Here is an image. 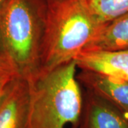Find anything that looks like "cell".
I'll return each instance as SVG.
<instances>
[{
    "mask_svg": "<svg viewBox=\"0 0 128 128\" xmlns=\"http://www.w3.org/2000/svg\"><path fill=\"white\" fill-rule=\"evenodd\" d=\"M47 0H8L0 12V54L18 77L40 72Z\"/></svg>",
    "mask_w": 128,
    "mask_h": 128,
    "instance_id": "obj_1",
    "label": "cell"
},
{
    "mask_svg": "<svg viewBox=\"0 0 128 128\" xmlns=\"http://www.w3.org/2000/svg\"><path fill=\"white\" fill-rule=\"evenodd\" d=\"M76 60L28 80L29 128L78 127L83 96L77 78Z\"/></svg>",
    "mask_w": 128,
    "mask_h": 128,
    "instance_id": "obj_2",
    "label": "cell"
},
{
    "mask_svg": "<svg viewBox=\"0 0 128 128\" xmlns=\"http://www.w3.org/2000/svg\"><path fill=\"white\" fill-rule=\"evenodd\" d=\"M102 24L81 0H47L40 72L75 60Z\"/></svg>",
    "mask_w": 128,
    "mask_h": 128,
    "instance_id": "obj_3",
    "label": "cell"
},
{
    "mask_svg": "<svg viewBox=\"0 0 128 128\" xmlns=\"http://www.w3.org/2000/svg\"><path fill=\"white\" fill-rule=\"evenodd\" d=\"M0 128H29L27 80L14 76L0 100Z\"/></svg>",
    "mask_w": 128,
    "mask_h": 128,
    "instance_id": "obj_4",
    "label": "cell"
},
{
    "mask_svg": "<svg viewBox=\"0 0 128 128\" xmlns=\"http://www.w3.org/2000/svg\"><path fill=\"white\" fill-rule=\"evenodd\" d=\"M80 84L97 96L114 105L128 117V80L109 74L80 69Z\"/></svg>",
    "mask_w": 128,
    "mask_h": 128,
    "instance_id": "obj_5",
    "label": "cell"
},
{
    "mask_svg": "<svg viewBox=\"0 0 128 128\" xmlns=\"http://www.w3.org/2000/svg\"><path fill=\"white\" fill-rule=\"evenodd\" d=\"M86 94L78 128H128V118L120 110L91 92Z\"/></svg>",
    "mask_w": 128,
    "mask_h": 128,
    "instance_id": "obj_6",
    "label": "cell"
},
{
    "mask_svg": "<svg viewBox=\"0 0 128 128\" xmlns=\"http://www.w3.org/2000/svg\"><path fill=\"white\" fill-rule=\"evenodd\" d=\"M78 68L109 74L128 80V49L83 50L76 59Z\"/></svg>",
    "mask_w": 128,
    "mask_h": 128,
    "instance_id": "obj_7",
    "label": "cell"
},
{
    "mask_svg": "<svg viewBox=\"0 0 128 128\" xmlns=\"http://www.w3.org/2000/svg\"><path fill=\"white\" fill-rule=\"evenodd\" d=\"M126 49H128V12L102 24L83 50Z\"/></svg>",
    "mask_w": 128,
    "mask_h": 128,
    "instance_id": "obj_8",
    "label": "cell"
},
{
    "mask_svg": "<svg viewBox=\"0 0 128 128\" xmlns=\"http://www.w3.org/2000/svg\"><path fill=\"white\" fill-rule=\"evenodd\" d=\"M102 24L128 12V0H81Z\"/></svg>",
    "mask_w": 128,
    "mask_h": 128,
    "instance_id": "obj_9",
    "label": "cell"
},
{
    "mask_svg": "<svg viewBox=\"0 0 128 128\" xmlns=\"http://www.w3.org/2000/svg\"><path fill=\"white\" fill-rule=\"evenodd\" d=\"M9 76H16V74L8 60L0 54V79Z\"/></svg>",
    "mask_w": 128,
    "mask_h": 128,
    "instance_id": "obj_10",
    "label": "cell"
},
{
    "mask_svg": "<svg viewBox=\"0 0 128 128\" xmlns=\"http://www.w3.org/2000/svg\"><path fill=\"white\" fill-rule=\"evenodd\" d=\"M14 76H6V77H4V78L0 79V100L4 95L5 90L7 87L8 84Z\"/></svg>",
    "mask_w": 128,
    "mask_h": 128,
    "instance_id": "obj_11",
    "label": "cell"
},
{
    "mask_svg": "<svg viewBox=\"0 0 128 128\" xmlns=\"http://www.w3.org/2000/svg\"><path fill=\"white\" fill-rule=\"evenodd\" d=\"M8 0H0V12L1 10L2 9V8L4 7V6L5 5V4L6 3Z\"/></svg>",
    "mask_w": 128,
    "mask_h": 128,
    "instance_id": "obj_12",
    "label": "cell"
},
{
    "mask_svg": "<svg viewBox=\"0 0 128 128\" xmlns=\"http://www.w3.org/2000/svg\"><path fill=\"white\" fill-rule=\"evenodd\" d=\"M72 128H77V127H73Z\"/></svg>",
    "mask_w": 128,
    "mask_h": 128,
    "instance_id": "obj_13",
    "label": "cell"
},
{
    "mask_svg": "<svg viewBox=\"0 0 128 128\" xmlns=\"http://www.w3.org/2000/svg\"></svg>",
    "mask_w": 128,
    "mask_h": 128,
    "instance_id": "obj_14",
    "label": "cell"
}]
</instances>
